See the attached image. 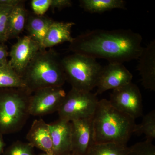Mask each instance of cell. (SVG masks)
Masks as SVG:
<instances>
[{"label": "cell", "mask_w": 155, "mask_h": 155, "mask_svg": "<svg viewBox=\"0 0 155 155\" xmlns=\"http://www.w3.org/2000/svg\"><path fill=\"white\" fill-rule=\"evenodd\" d=\"M142 40L140 34L130 29H95L74 38L69 48L73 53L123 64L138 59Z\"/></svg>", "instance_id": "cell-1"}, {"label": "cell", "mask_w": 155, "mask_h": 155, "mask_svg": "<svg viewBox=\"0 0 155 155\" xmlns=\"http://www.w3.org/2000/svg\"><path fill=\"white\" fill-rule=\"evenodd\" d=\"M94 143H114L127 145L134 133L135 119L120 112L109 100L98 101L92 117Z\"/></svg>", "instance_id": "cell-2"}, {"label": "cell", "mask_w": 155, "mask_h": 155, "mask_svg": "<svg viewBox=\"0 0 155 155\" xmlns=\"http://www.w3.org/2000/svg\"><path fill=\"white\" fill-rule=\"evenodd\" d=\"M61 60L53 50L39 51L22 75L25 89L32 94L40 89L62 87L66 78Z\"/></svg>", "instance_id": "cell-3"}, {"label": "cell", "mask_w": 155, "mask_h": 155, "mask_svg": "<svg viewBox=\"0 0 155 155\" xmlns=\"http://www.w3.org/2000/svg\"><path fill=\"white\" fill-rule=\"evenodd\" d=\"M31 94L25 89H0V134L16 133L22 129L30 116Z\"/></svg>", "instance_id": "cell-4"}, {"label": "cell", "mask_w": 155, "mask_h": 155, "mask_svg": "<svg viewBox=\"0 0 155 155\" xmlns=\"http://www.w3.org/2000/svg\"><path fill=\"white\" fill-rule=\"evenodd\" d=\"M62 64L72 88L91 91L96 87L102 67L96 59L84 55L73 53L62 59Z\"/></svg>", "instance_id": "cell-5"}, {"label": "cell", "mask_w": 155, "mask_h": 155, "mask_svg": "<svg viewBox=\"0 0 155 155\" xmlns=\"http://www.w3.org/2000/svg\"><path fill=\"white\" fill-rule=\"evenodd\" d=\"M98 101L96 94L72 88L58 110L59 119L71 122L92 118Z\"/></svg>", "instance_id": "cell-6"}, {"label": "cell", "mask_w": 155, "mask_h": 155, "mask_svg": "<svg viewBox=\"0 0 155 155\" xmlns=\"http://www.w3.org/2000/svg\"><path fill=\"white\" fill-rule=\"evenodd\" d=\"M114 108L136 119L142 116V97L137 85L128 84L113 90L109 100Z\"/></svg>", "instance_id": "cell-7"}, {"label": "cell", "mask_w": 155, "mask_h": 155, "mask_svg": "<svg viewBox=\"0 0 155 155\" xmlns=\"http://www.w3.org/2000/svg\"><path fill=\"white\" fill-rule=\"evenodd\" d=\"M31 95L28 103L30 115L41 116L58 112L66 97L62 87L40 89Z\"/></svg>", "instance_id": "cell-8"}, {"label": "cell", "mask_w": 155, "mask_h": 155, "mask_svg": "<svg viewBox=\"0 0 155 155\" xmlns=\"http://www.w3.org/2000/svg\"><path fill=\"white\" fill-rule=\"evenodd\" d=\"M9 52V64L20 76L39 51L41 50L38 44L30 36L25 35L18 38Z\"/></svg>", "instance_id": "cell-9"}, {"label": "cell", "mask_w": 155, "mask_h": 155, "mask_svg": "<svg viewBox=\"0 0 155 155\" xmlns=\"http://www.w3.org/2000/svg\"><path fill=\"white\" fill-rule=\"evenodd\" d=\"M133 75L122 64L109 63L102 67L97 82V93L101 94L132 82Z\"/></svg>", "instance_id": "cell-10"}, {"label": "cell", "mask_w": 155, "mask_h": 155, "mask_svg": "<svg viewBox=\"0 0 155 155\" xmlns=\"http://www.w3.org/2000/svg\"><path fill=\"white\" fill-rule=\"evenodd\" d=\"M72 125V153L86 155L93 143L92 118L76 119Z\"/></svg>", "instance_id": "cell-11"}, {"label": "cell", "mask_w": 155, "mask_h": 155, "mask_svg": "<svg viewBox=\"0 0 155 155\" xmlns=\"http://www.w3.org/2000/svg\"><path fill=\"white\" fill-rule=\"evenodd\" d=\"M54 155H69L72 153L71 122L59 119L49 124Z\"/></svg>", "instance_id": "cell-12"}, {"label": "cell", "mask_w": 155, "mask_h": 155, "mask_svg": "<svg viewBox=\"0 0 155 155\" xmlns=\"http://www.w3.org/2000/svg\"><path fill=\"white\" fill-rule=\"evenodd\" d=\"M137 70L142 84L147 89L155 91V41L143 48L138 58Z\"/></svg>", "instance_id": "cell-13"}, {"label": "cell", "mask_w": 155, "mask_h": 155, "mask_svg": "<svg viewBox=\"0 0 155 155\" xmlns=\"http://www.w3.org/2000/svg\"><path fill=\"white\" fill-rule=\"evenodd\" d=\"M26 139L33 147L39 149L44 153L54 154L49 124L42 119L34 121L26 135Z\"/></svg>", "instance_id": "cell-14"}, {"label": "cell", "mask_w": 155, "mask_h": 155, "mask_svg": "<svg viewBox=\"0 0 155 155\" xmlns=\"http://www.w3.org/2000/svg\"><path fill=\"white\" fill-rule=\"evenodd\" d=\"M74 22L54 21L50 26L44 41L43 49L51 48L57 45L74 40L71 35V29L75 25Z\"/></svg>", "instance_id": "cell-15"}, {"label": "cell", "mask_w": 155, "mask_h": 155, "mask_svg": "<svg viewBox=\"0 0 155 155\" xmlns=\"http://www.w3.org/2000/svg\"><path fill=\"white\" fill-rule=\"evenodd\" d=\"M53 19L43 16L35 15L27 16L25 29L34 41L38 44L41 50L46 35L50 26L54 22Z\"/></svg>", "instance_id": "cell-16"}, {"label": "cell", "mask_w": 155, "mask_h": 155, "mask_svg": "<svg viewBox=\"0 0 155 155\" xmlns=\"http://www.w3.org/2000/svg\"><path fill=\"white\" fill-rule=\"evenodd\" d=\"M22 1L12 9L8 23V39L18 38L25 28L27 14Z\"/></svg>", "instance_id": "cell-17"}, {"label": "cell", "mask_w": 155, "mask_h": 155, "mask_svg": "<svg viewBox=\"0 0 155 155\" xmlns=\"http://www.w3.org/2000/svg\"><path fill=\"white\" fill-rule=\"evenodd\" d=\"M80 7L91 14H101L116 9H126L123 0H81Z\"/></svg>", "instance_id": "cell-18"}, {"label": "cell", "mask_w": 155, "mask_h": 155, "mask_svg": "<svg viewBox=\"0 0 155 155\" xmlns=\"http://www.w3.org/2000/svg\"><path fill=\"white\" fill-rule=\"evenodd\" d=\"M25 89L22 77L8 64L0 67V88Z\"/></svg>", "instance_id": "cell-19"}, {"label": "cell", "mask_w": 155, "mask_h": 155, "mask_svg": "<svg viewBox=\"0 0 155 155\" xmlns=\"http://www.w3.org/2000/svg\"><path fill=\"white\" fill-rule=\"evenodd\" d=\"M129 147L114 143H93L85 155H126Z\"/></svg>", "instance_id": "cell-20"}, {"label": "cell", "mask_w": 155, "mask_h": 155, "mask_svg": "<svg viewBox=\"0 0 155 155\" xmlns=\"http://www.w3.org/2000/svg\"><path fill=\"white\" fill-rule=\"evenodd\" d=\"M134 133L144 134L146 140L152 142L155 138V110L145 115L140 124L136 125Z\"/></svg>", "instance_id": "cell-21"}, {"label": "cell", "mask_w": 155, "mask_h": 155, "mask_svg": "<svg viewBox=\"0 0 155 155\" xmlns=\"http://www.w3.org/2000/svg\"><path fill=\"white\" fill-rule=\"evenodd\" d=\"M3 155H35L34 147L28 143L17 141L8 147Z\"/></svg>", "instance_id": "cell-22"}, {"label": "cell", "mask_w": 155, "mask_h": 155, "mask_svg": "<svg viewBox=\"0 0 155 155\" xmlns=\"http://www.w3.org/2000/svg\"><path fill=\"white\" fill-rule=\"evenodd\" d=\"M13 8L8 6H0V42L8 40V23L9 16Z\"/></svg>", "instance_id": "cell-23"}, {"label": "cell", "mask_w": 155, "mask_h": 155, "mask_svg": "<svg viewBox=\"0 0 155 155\" xmlns=\"http://www.w3.org/2000/svg\"><path fill=\"white\" fill-rule=\"evenodd\" d=\"M126 155H155V146L146 140L137 143L129 147Z\"/></svg>", "instance_id": "cell-24"}, {"label": "cell", "mask_w": 155, "mask_h": 155, "mask_svg": "<svg viewBox=\"0 0 155 155\" xmlns=\"http://www.w3.org/2000/svg\"><path fill=\"white\" fill-rule=\"evenodd\" d=\"M51 0H32L31 5L34 14L38 16L44 14L51 8Z\"/></svg>", "instance_id": "cell-25"}, {"label": "cell", "mask_w": 155, "mask_h": 155, "mask_svg": "<svg viewBox=\"0 0 155 155\" xmlns=\"http://www.w3.org/2000/svg\"><path fill=\"white\" fill-rule=\"evenodd\" d=\"M72 2L70 0H51V8L61 10L71 7Z\"/></svg>", "instance_id": "cell-26"}, {"label": "cell", "mask_w": 155, "mask_h": 155, "mask_svg": "<svg viewBox=\"0 0 155 155\" xmlns=\"http://www.w3.org/2000/svg\"><path fill=\"white\" fill-rule=\"evenodd\" d=\"M9 54L7 46L4 43L0 42V67L8 64Z\"/></svg>", "instance_id": "cell-27"}, {"label": "cell", "mask_w": 155, "mask_h": 155, "mask_svg": "<svg viewBox=\"0 0 155 155\" xmlns=\"http://www.w3.org/2000/svg\"><path fill=\"white\" fill-rule=\"evenodd\" d=\"M21 2L22 1L20 0H0V6L14 8Z\"/></svg>", "instance_id": "cell-28"}, {"label": "cell", "mask_w": 155, "mask_h": 155, "mask_svg": "<svg viewBox=\"0 0 155 155\" xmlns=\"http://www.w3.org/2000/svg\"><path fill=\"white\" fill-rule=\"evenodd\" d=\"M5 144L3 137V135L0 134V155H1L4 152V149Z\"/></svg>", "instance_id": "cell-29"}, {"label": "cell", "mask_w": 155, "mask_h": 155, "mask_svg": "<svg viewBox=\"0 0 155 155\" xmlns=\"http://www.w3.org/2000/svg\"><path fill=\"white\" fill-rule=\"evenodd\" d=\"M38 155H54V154H50L47 153H42Z\"/></svg>", "instance_id": "cell-30"}, {"label": "cell", "mask_w": 155, "mask_h": 155, "mask_svg": "<svg viewBox=\"0 0 155 155\" xmlns=\"http://www.w3.org/2000/svg\"><path fill=\"white\" fill-rule=\"evenodd\" d=\"M69 155H77L75 154L72 153H70V154H69Z\"/></svg>", "instance_id": "cell-31"}]
</instances>
